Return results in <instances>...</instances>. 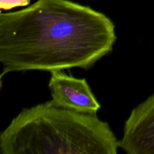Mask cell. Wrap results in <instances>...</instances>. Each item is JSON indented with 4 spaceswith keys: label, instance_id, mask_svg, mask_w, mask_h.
Masks as SVG:
<instances>
[{
    "label": "cell",
    "instance_id": "obj_1",
    "mask_svg": "<svg viewBox=\"0 0 154 154\" xmlns=\"http://www.w3.org/2000/svg\"><path fill=\"white\" fill-rule=\"evenodd\" d=\"M116 40L115 25L105 14L71 0H38L0 14L1 76L89 69L112 51Z\"/></svg>",
    "mask_w": 154,
    "mask_h": 154
},
{
    "label": "cell",
    "instance_id": "obj_2",
    "mask_svg": "<svg viewBox=\"0 0 154 154\" xmlns=\"http://www.w3.org/2000/svg\"><path fill=\"white\" fill-rule=\"evenodd\" d=\"M120 141L107 122L53 100L23 109L0 134L2 154H116Z\"/></svg>",
    "mask_w": 154,
    "mask_h": 154
},
{
    "label": "cell",
    "instance_id": "obj_3",
    "mask_svg": "<svg viewBox=\"0 0 154 154\" xmlns=\"http://www.w3.org/2000/svg\"><path fill=\"white\" fill-rule=\"evenodd\" d=\"M48 87L52 100L59 106L85 114H96L100 109L101 105L85 78L54 71L51 72Z\"/></svg>",
    "mask_w": 154,
    "mask_h": 154
},
{
    "label": "cell",
    "instance_id": "obj_4",
    "mask_svg": "<svg viewBox=\"0 0 154 154\" xmlns=\"http://www.w3.org/2000/svg\"><path fill=\"white\" fill-rule=\"evenodd\" d=\"M119 141L129 154H154V93L132 109Z\"/></svg>",
    "mask_w": 154,
    "mask_h": 154
},
{
    "label": "cell",
    "instance_id": "obj_5",
    "mask_svg": "<svg viewBox=\"0 0 154 154\" xmlns=\"http://www.w3.org/2000/svg\"><path fill=\"white\" fill-rule=\"evenodd\" d=\"M30 5V0H0V9L9 11L17 7H26Z\"/></svg>",
    "mask_w": 154,
    "mask_h": 154
}]
</instances>
